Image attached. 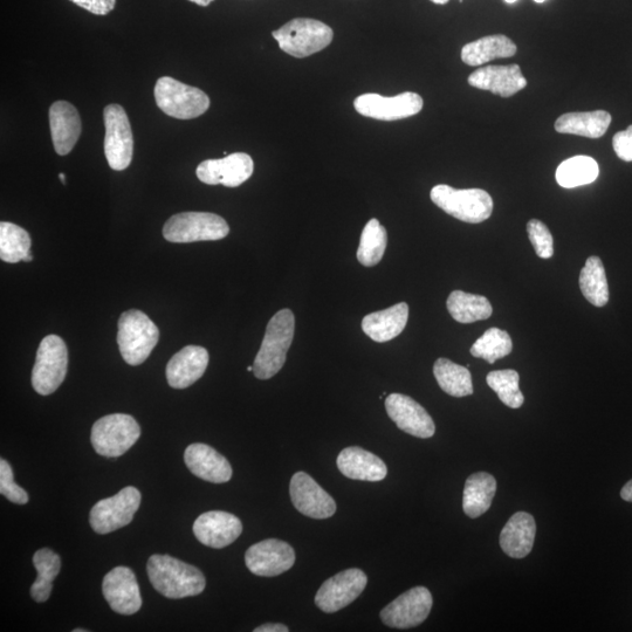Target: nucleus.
Wrapping results in <instances>:
<instances>
[{
    "instance_id": "obj_47",
    "label": "nucleus",
    "mask_w": 632,
    "mask_h": 632,
    "mask_svg": "<svg viewBox=\"0 0 632 632\" xmlns=\"http://www.w3.org/2000/svg\"><path fill=\"white\" fill-rule=\"evenodd\" d=\"M431 2L437 5H445L446 3H449V0H431Z\"/></svg>"
},
{
    "instance_id": "obj_48",
    "label": "nucleus",
    "mask_w": 632,
    "mask_h": 632,
    "mask_svg": "<svg viewBox=\"0 0 632 632\" xmlns=\"http://www.w3.org/2000/svg\"><path fill=\"white\" fill-rule=\"evenodd\" d=\"M59 178H60V181H63V183L66 184L65 174H60Z\"/></svg>"
},
{
    "instance_id": "obj_7",
    "label": "nucleus",
    "mask_w": 632,
    "mask_h": 632,
    "mask_svg": "<svg viewBox=\"0 0 632 632\" xmlns=\"http://www.w3.org/2000/svg\"><path fill=\"white\" fill-rule=\"evenodd\" d=\"M229 233L225 219L210 212H182L171 217L163 228V237L177 244L221 240Z\"/></svg>"
},
{
    "instance_id": "obj_10",
    "label": "nucleus",
    "mask_w": 632,
    "mask_h": 632,
    "mask_svg": "<svg viewBox=\"0 0 632 632\" xmlns=\"http://www.w3.org/2000/svg\"><path fill=\"white\" fill-rule=\"evenodd\" d=\"M141 493L128 486L116 496L100 500L89 514V524L98 534H109L126 527L133 521L141 505Z\"/></svg>"
},
{
    "instance_id": "obj_40",
    "label": "nucleus",
    "mask_w": 632,
    "mask_h": 632,
    "mask_svg": "<svg viewBox=\"0 0 632 632\" xmlns=\"http://www.w3.org/2000/svg\"><path fill=\"white\" fill-rule=\"evenodd\" d=\"M527 232L538 256L542 259L552 258L554 254V240L547 226L538 221V219H532L527 224Z\"/></svg>"
},
{
    "instance_id": "obj_32",
    "label": "nucleus",
    "mask_w": 632,
    "mask_h": 632,
    "mask_svg": "<svg viewBox=\"0 0 632 632\" xmlns=\"http://www.w3.org/2000/svg\"><path fill=\"white\" fill-rule=\"evenodd\" d=\"M580 288L590 304L595 307H604L609 301V286L606 270L599 257H590L586 261L580 274Z\"/></svg>"
},
{
    "instance_id": "obj_53",
    "label": "nucleus",
    "mask_w": 632,
    "mask_h": 632,
    "mask_svg": "<svg viewBox=\"0 0 632 632\" xmlns=\"http://www.w3.org/2000/svg\"><path fill=\"white\" fill-rule=\"evenodd\" d=\"M247 372H253V366L252 367H247Z\"/></svg>"
},
{
    "instance_id": "obj_29",
    "label": "nucleus",
    "mask_w": 632,
    "mask_h": 632,
    "mask_svg": "<svg viewBox=\"0 0 632 632\" xmlns=\"http://www.w3.org/2000/svg\"><path fill=\"white\" fill-rule=\"evenodd\" d=\"M496 492V478L490 473L478 472L467 478L463 497L467 517L476 519L489 511Z\"/></svg>"
},
{
    "instance_id": "obj_14",
    "label": "nucleus",
    "mask_w": 632,
    "mask_h": 632,
    "mask_svg": "<svg viewBox=\"0 0 632 632\" xmlns=\"http://www.w3.org/2000/svg\"><path fill=\"white\" fill-rule=\"evenodd\" d=\"M432 595L425 587H415L405 592L381 611V620L387 627L396 629L415 628L427 620L432 609Z\"/></svg>"
},
{
    "instance_id": "obj_6",
    "label": "nucleus",
    "mask_w": 632,
    "mask_h": 632,
    "mask_svg": "<svg viewBox=\"0 0 632 632\" xmlns=\"http://www.w3.org/2000/svg\"><path fill=\"white\" fill-rule=\"evenodd\" d=\"M154 94L158 108L178 120L199 118L210 107L209 96L202 89L185 85L170 77L157 80Z\"/></svg>"
},
{
    "instance_id": "obj_41",
    "label": "nucleus",
    "mask_w": 632,
    "mask_h": 632,
    "mask_svg": "<svg viewBox=\"0 0 632 632\" xmlns=\"http://www.w3.org/2000/svg\"><path fill=\"white\" fill-rule=\"evenodd\" d=\"M0 493L13 504L29 503V494L15 483L12 467L3 458L0 459Z\"/></svg>"
},
{
    "instance_id": "obj_51",
    "label": "nucleus",
    "mask_w": 632,
    "mask_h": 632,
    "mask_svg": "<svg viewBox=\"0 0 632 632\" xmlns=\"http://www.w3.org/2000/svg\"><path fill=\"white\" fill-rule=\"evenodd\" d=\"M73 632H88L86 629H74Z\"/></svg>"
},
{
    "instance_id": "obj_28",
    "label": "nucleus",
    "mask_w": 632,
    "mask_h": 632,
    "mask_svg": "<svg viewBox=\"0 0 632 632\" xmlns=\"http://www.w3.org/2000/svg\"><path fill=\"white\" fill-rule=\"evenodd\" d=\"M517 45L504 36L493 34L466 44L462 50L463 63L477 67L496 59L512 58L517 54Z\"/></svg>"
},
{
    "instance_id": "obj_16",
    "label": "nucleus",
    "mask_w": 632,
    "mask_h": 632,
    "mask_svg": "<svg viewBox=\"0 0 632 632\" xmlns=\"http://www.w3.org/2000/svg\"><path fill=\"white\" fill-rule=\"evenodd\" d=\"M290 494L294 507L306 517L328 519L336 512L335 500L306 472L294 474Z\"/></svg>"
},
{
    "instance_id": "obj_44",
    "label": "nucleus",
    "mask_w": 632,
    "mask_h": 632,
    "mask_svg": "<svg viewBox=\"0 0 632 632\" xmlns=\"http://www.w3.org/2000/svg\"><path fill=\"white\" fill-rule=\"evenodd\" d=\"M254 632H288L290 629L284 624L267 623L253 630Z\"/></svg>"
},
{
    "instance_id": "obj_11",
    "label": "nucleus",
    "mask_w": 632,
    "mask_h": 632,
    "mask_svg": "<svg viewBox=\"0 0 632 632\" xmlns=\"http://www.w3.org/2000/svg\"><path fill=\"white\" fill-rule=\"evenodd\" d=\"M105 120V155L113 170H126L133 161L134 136L125 109L109 105L103 111Z\"/></svg>"
},
{
    "instance_id": "obj_27",
    "label": "nucleus",
    "mask_w": 632,
    "mask_h": 632,
    "mask_svg": "<svg viewBox=\"0 0 632 632\" xmlns=\"http://www.w3.org/2000/svg\"><path fill=\"white\" fill-rule=\"evenodd\" d=\"M409 306L405 302L384 311L368 314L362 321L363 332L375 342L384 343L397 338L407 326Z\"/></svg>"
},
{
    "instance_id": "obj_50",
    "label": "nucleus",
    "mask_w": 632,
    "mask_h": 632,
    "mask_svg": "<svg viewBox=\"0 0 632 632\" xmlns=\"http://www.w3.org/2000/svg\"><path fill=\"white\" fill-rule=\"evenodd\" d=\"M33 260L32 254L30 253L29 256H27L24 261H31Z\"/></svg>"
},
{
    "instance_id": "obj_21",
    "label": "nucleus",
    "mask_w": 632,
    "mask_h": 632,
    "mask_svg": "<svg viewBox=\"0 0 632 632\" xmlns=\"http://www.w3.org/2000/svg\"><path fill=\"white\" fill-rule=\"evenodd\" d=\"M184 462L196 477L212 484L228 483L232 478V467L221 453L211 446L196 443L184 452Z\"/></svg>"
},
{
    "instance_id": "obj_31",
    "label": "nucleus",
    "mask_w": 632,
    "mask_h": 632,
    "mask_svg": "<svg viewBox=\"0 0 632 632\" xmlns=\"http://www.w3.org/2000/svg\"><path fill=\"white\" fill-rule=\"evenodd\" d=\"M446 306L452 318L460 324H473V322L487 320L493 312L490 301L485 297L463 291H453L449 295Z\"/></svg>"
},
{
    "instance_id": "obj_36",
    "label": "nucleus",
    "mask_w": 632,
    "mask_h": 632,
    "mask_svg": "<svg viewBox=\"0 0 632 632\" xmlns=\"http://www.w3.org/2000/svg\"><path fill=\"white\" fill-rule=\"evenodd\" d=\"M388 245L386 228L377 219H370L361 235L357 260L366 267H373L380 263Z\"/></svg>"
},
{
    "instance_id": "obj_12",
    "label": "nucleus",
    "mask_w": 632,
    "mask_h": 632,
    "mask_svg": "<svg viewBox=\"0 0 632 632\" xmlns=\"http://www.w3.org/2000/svg\"><path fill=\"white\" fill-rule=\"evenodd\" d=\"M422 96L417 93L405 92L391 98L380 94L367 93L354 101L356 112L380 121H397L410 118L422 111Z\"/></svg>"
},
{
    "instance_id": "obj_1",
    "label": "nucleus",
    "mask_w": 632,
    "mask_h": 632,
    "mask_svg": "<svg viewBox=\"0 0 632 632\" xmlns=\"http://www.w3.org/2000/svg\"><path fill=\"white\" fill-rule=\"evenodd\" d=\"M147 570L151 585L167 599L197 596L206 586L201 570L170 555L150 556Z\"/></svg>"
},
{
    "instance_id": "obj_4",
    "label": "nucleus",
    "mask_w": 632,
    "mask_h": 632,
    "mask_svg": "<svg viewBox=\"0 0 632 632\" xmlns=\"http://www.w3.org/2000/svg\"><path fill=\"white\" fill-rule=\"evenodd\" d=\"M272 34L281 50L299 59L325 50L334 38L331 26L309 18L293 19Z\"/></svg>"
},
{
    "instance_id": "obj_33",
    "label": "nucleus",
    "mask_w": 632,
    "mask_h": 632,
    "mask_svg": "<svg viewBox=\"0 0 632 632\" xmlns=\"http://www.w3.org/2000/svg\"><path fill=\"white\" fill-rule=\"evenodd\" d=\"M33 565L38 577L31 587V596L34 601L44 603L52 594L53 581L60 573L61 559L51 549L43 548L34 554Z\"/></svg>"
},
{
    "instance_id": "obj_15",
    "label": "nucleus",
    "mask_w": 632,
    "mask_h": 632,
    "mask_svg": "<svg viewBox=\"0 0 632 632\" xmlns=\"http://www.w3.org/2000/svg\"><path fill=\"white\" fill-rule=\"evenodd\" d=\"M245 563L254 575L278 576L294 566V548L285 541L267 539L247 549Z\"/></svg>"
},
{
    "instance_id": "obj_49",
    "label": "nucleus",
    "mask_w": 632,
    "mask_h": 632,
    "mask_svg": "<svg viewBox=\"0 0 632 632\" xmlns=\"http://www.w3.org/2000/svg\"><path fill=\"white\" fill-rule=\"evenodd\" d=\"M505 2H506L507 4H514V3H517V2H518V0H505Z\"/></svg>"
},
{
    "instance_id": "obj_22",
    "label": "nucleus",
    "mask_w": 632,
    "mask_h": 632,
    "mask_svg": "<svg viewBox=\"0 0 632 632\" xmlns=\"http://www.w3.org/2000/svg\"><path fill=\"white\" fill-rule=\"evenodd\" d=\"M469 84L501 98H511L527 86V80L519 65L486 66L470 75Z\"/></svg>"
},
{
    "instance_id": "obj_17",
    "label": "nucleus",
    "mask_w": 632,
    "mask_h": 632,
    "mask_svg": "<svg viewBox=\"0 0 632 632\" xmlns=\"http://www.w3.org/2000/svg\"><path fill=\"white\" fill-rule=\"evenodd\" d=\"M252 157L245 153L228 155L221 160H206L196 170L198 180L209 185L222 184L224 187L237 188L253 174Z\"/></svg>"
},
{
    "instance_id": "obj_19",
    "label": "nucleus",
    "mask_w": 632,
    "mask_h": 632,
    "mask_svg": "<svg viewBox=\"0 0 632 632\" xmlns=\"http://www.w3.org/2000/svg\"><path fill=\"white\" fill-rule=\"evenodd\" d=\"M388 416L398 429L417 438H431L435 435L436 425L428 411L411 397L402 394H390L386 400Z\"/></svg>"
},
{
    "instance_id": "obj_46",
    "label": "nucleus",
    "mask_w": 632,
    "mask_h": 632,
    "mask_svg": "<svg viewBox=\"0 0 632 632\" xmlns=\"http://www.w3.org/2000/svg\"><path fill=\"white\" fill-rule=\"evenodd\" d=\"M190 2L195 3L199 6H208L212 2H214V0H190Z\"/></svg>"
},
{
    "instance_id": "obj_35",
    "label": "nucleus",
    "mask_w": 632,
    "mask_h": 632,
    "mask_svg": "<svg viewBox=\"0 0 632 632\" xmlns=\"http://www.w3.org/2000/svg\"><path fill=\"white\" fill-rule=\"evenodd\" d=\"M434 374L444 393L453 397L473 394L472 376L469 369L448 359H438L434 366Z\"/></svg>"
},
{
    "instance_id": "obj_24",
    "label": "nucleus",
    "mask_w": 632,
    "mask_h": 632,
    "mask_svg": "<svg viewBox=\"0 0 632 632\" xmlns=\"http://www.w3.org/2000/svg\"><path fill=\"white\" fill-rule=\"evenodd\" d=\"M50 127L56 153L60 156L70 154L81 135L77 108L67 101L54 102L50 108Z\"/></svg>"
},
{
    "instance_id": "obj_23",
    "label": "nucleus",
    "mask_w": 632,
    "mask_h": 632,
    "mask_svg": "<svg viewBox=\"0 0 632 632\" xmlns=\"http://www.w3.org/2000/svg\"><path fill=\"white\" fill-rule=\"evenodd\" d=\"M209 353L203 347L188 346L171 357L167 366V380L174 389H185L204 375L209 364Z\"/></svg>"
},
{
    "instance_id": "obj_8",
    "label": "nucleus",
    "mask_w": 632,
    "mask_h": 632,
    "mask_svg": "<svg viewBox=\"0 0 632 632\" xmlns=\"http://www.w3.org/2000/svg\"><path fill=\"white\" fill-rule=\"evenodd\" d=\"M141 428L133 416L113 414L96 421L92 428L91 441L98 455L118 458L139 441Z\"/></svg>"
},
{
    "instance_id": "obj_5",
    "label": "nucleus",
    "mask_w": 632,
    "mask_h": 632,
    "mask_svg": "<svg viewBox=\"0 0 632 632\" xmlns=\"http://www.w3.org/2000/svg\"><path fill=\"white\" fill-rule=\"evenodd\" d=\"M430 197L439 209L464 223H483L493 212V199L482 189L459 190L439 184L431 190Z\"/></svg>"
},
{
    "instance_id": "obj_45",
    "label": "nucleus",
    "mask_w": 632,
    "mask_h": 632,
    "mask_svg": "<svg viewBox=\"0 0 632 632\" xmlns=\"http://www.w3.org/2000/svg\"><path fill=\"white\" fill-rule=\"evenodd\" d=\"M621 497L623 500L632 503V480H630V482L623 487L621 491Z\"/></svg>"
},
{
    "instance_id": "obj_43",
    "label": "nucleus",
    "mask_w": 632,
    "mask_h": 632,
    "mask_svg": "<svg viewBox=\"0 0 632 632\" xmlns=\"http://www.w3.org/2000/svg\"><path fill=\"white\" fill-rule=\"evenodd\" d=\"M71 2L98 16L108 15L116 5V0H71Z\"/></svg>"
},
{
    "instance_id": "obj_39",
    "label": "nucleus",
    "mask_w": 632,
    "mask_h": 632,
    "mask_svg": "<svg viewBox=\"0 0 632 632\" xmlns=\"http://www.w3.org/2000/svg\"><path fill=\"white\" fill-rule=\"evenodd\" d=\"M486 381L508 408L519 409L524 404L525 397L519 388L520 376L515 370H496L487 375Z\"/></svg>"
},
{
    "instance_id": "obj_18",
    "label": "nucleus",
    "mask_w": 632,
    "mask_h": 632,
    "mask_svg": "<svg viewBox=\"0 0 632 632\" xmlns=\"http://www.w3.org/2000/svg\"><path fill=\"white\" fill-rule=\"evenodd\" d=\"M102 593L115 613L134 615L142 607L139 583L132 569L116 567L102 582Z\"/></svg>"
},
{
    "instance_id": "obj_13",
    "label": "nucleus",
    "mask_w": 632,
    "mask_h": 632,
    "mask_svg": "<svg viewBox=\"0 0 632 632\" xmlns=\"http://www.w3.org/2000/svg\"><path fill=\"white\" fill-rule=\"evenodd\" d=\"M367 583L368 577L361 569L343 570L322 583L315 604L324 613H336L352 604L366 589Z\"/></svg>"
},
{
    "instance_id": "obj_3",
    "label": "nucleus",
    "mask_w": 632,
    "mask_h": 632,
    "mask_svg": "<svg viewBox=\"0 0 632 632\" xmlns=\"http://www.w3.org/2000/svg\"><path fill=\"white\" fill-rule=\"evenodd\" d=\"M160 331L147 314L130 309L119 320L118 345L129 366H140L155 349Z\"/></svg>"
},
{
    "instance_id": "obj_2",
    "label": "nucleus",
    "mask_w": 632,
    "mask_h": 632,
    "mask_svg": "<svg viewBox=\"0 0 632 632\" xmlns=\"http://www.w3.org/2000/svg\"><path fill=\"white\" fill-rule=\"evenodd\" d=\"M295 332V318L291 309H281L266 327L263 343L253 363V374L259 380L272 379L287 359Z\"/></svg>"
},
{
    "instance_id": "obj_38",
    "label": "nucleus",
    "mask_w": 632,
    "mask_h": 632,
    "mask_svg": "<svg viewBox=\"0 0 632 632\" xmlns=\"http://www.w3.org/2000/svg\"><path fill=\"white\" fill-rule=\"evenodd\" d=\"M513 350V342L511 336L507 332L501 331L499 328H490L486 331L482 338L474 342L470 353L478 359L493 364L510 355Z\"/></svg>"
},
{
    "instance_id": "obj_9",
    "label": "nucleus",
    "mask_w": 632,
    "mask_h": 632,
    "mask_svg": "<svg viewBox=\"0 0 632 632\" xmlns=\"http://www.w3.org/2000/svg\"><path fill=\"white\" fill-rule=\"evenodd\" d=\"M68 369L66 343L58 335H47L41 341L32 370V387L39 395L47 396L63 384Z\"/></svg>"
},
{
    "instance_id": "obj_52",
    "label": "nucleus",
    "mask_w": 632,
    "mask_h": 632,
    "mask_svg": "<svg viewBox=\"0 0 632 632\" xmlns=\"http://www.w3.org/2000/svg\"><path fill=\"white\" fill-rule=\"evenodd\" d=\"M534 2H535V3H538V4H542V3H545V2H546V0H534Z\"/></svg>"
},
{
    "instance_id": "obj_34",
    "label": "nucleus",
    "mask_w": 632,
    "mask_h": 632,
    "mask_svg": "<svg viewBox=\"0 0 632 632\" xmlns=\"http://www.w3.org/2000/svg\"><path fill=\"white\" fill-rule=\"evenodd\" d=\"M600 175L599 164L589 156H575L562 162L556 170V182L562 188L573 189L593 183Z\"/></svg>"
},
{
    "instance_id": "obj_37",
    "label": "nucleus",
    "mask_w": 632,
    "mask_h": 632,
    "mask_svg": "<svg viewBox=\"0 0 632 632\" xmlns=\"http://www.w3.org/2000/svg\"><path fill=\"white\" fill-rule=\"evenodd\" d=\"M32 240L29 232L20 226L0 223V258L5 263L16 264L31 253Z\"/></svg>"
},
{
    "instance_id": "obj_26",
    "label": "nucleus",
    "mask_w": 632,
    "mask_h": 632,
    "mask_svg": "<svg viewBox=\"0 0 632 632\" xmlns=\"http://www.w3.org/2000/svg\"><path fill=\"white\" fill-rule=\"evenodd\" d=\"M537 525L533 515L518 512L507 521L500 534V546L504 553L513 559H524L531 553Z\"/></svg>"
},
{
    "instance_id": "obj_25",
    "label": "nucleus",
    "mask_w": 632,
    "mask_h": 632,
    "mask_svg": "<svg viewBox=\"0 0 632 632\" xmlns=\"http://www.w3.org/2000/svg\"><path fill=\"white\" fill-rule=\"evenodd\" d=\"M336 464L343 476L363 482H381L388 474V467L380 457L357 446L342 450Z\"/></svg>"
},
{
    "instance_id": "obj_42",
    "label": "nucleus",
    "mask_w": 632,
    "mask_h": 632,
    "mask_svg": "<svg viewBox=\"0 0 632 632\" xmlns=\"http://www.w3.org/2000/svg\"><path fill=\"white\" fill-rule=\"evenodd\" d=\"M613 147L622 161L632 162V126L614 136Z\"/></svg>"
},
{
    "instance_id": "obj_20",
    "label": "nucleus",
    "mask_w": 632,
    "mask_h": 632,
    "mask_svg": "<svg viewBox=\"0 0 632 632\" xmlns=\"http://www.w3.org/2000/svg\"><path fill=\"white\" fill-rule=\"evenodd\" d=\"M242 532V521L236 515L223 511H211L199 515L194 524L197 540L204 546L215 549L230 546Z\"/></svg>"
},
{
    "instance_id": "obj_30",
    "label": "nucleus",
    "mask_w": 632,
    "mask_h": 632,
    "mask_svg": "<svg viewBox=\"0 0 632 632\" xmlns=\"http://www.w3.org/2000/svg\"><path fill=\"white\" fill-rule=\"evenodd\" d=\"M611 123V115L606 111L568 113L555 122V130L560 134L600 139Z\"/></svg>"
}]
</instances>
